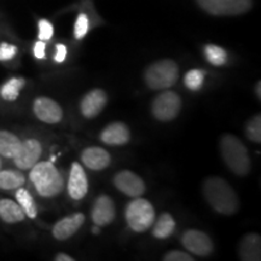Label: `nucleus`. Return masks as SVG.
Here are the masks:
<instances>
[{
	"instance_id": "19",
	"label": "nucleus",
	"mask_w": 261,
	"mask_h": 261,
	"mask_svg": "<svg viewBox=\"0 0 261 261\" xmlns=\"http://www.w3.org/2000/svg\"><path fill=\"white\" fill-rule=\"evenodd\" d=\"M0 218L8 224H16L23 221L25 214L17 202L2 200L0 201Z\"/></svg>"
},
{
	"instance_id": "27",
	"label": "nucleus",
	"mask_w": 261,
	"mask_h": 261,
	"mask_svg": "<svg viewBox=\"0 0 261 261\" xmlns=\"http://www.w3.org/2000/svg\"><path fill=\"white\" fill-rule=\"evenodd\" d=\"M205 73L201 69L189 70L184 76V84L190 91H198L202 89L204 83Z\"/></svg>"
},
{
	"instance_id": "21",
	"label": "nucleus",
	"mask_w": 261,
	"mask_h": 261,
	"mask_svg": "<svg viewBox=\"0 0 261 261\" xmlns=\"http://www.w3.org/2000/svg\"><path fill=\"white\" fill-rule=\"evenodd\" d=\"M154 227H152V236L158 240H166L175 230V220L169 213H163L156 220Z\"/></svg>"
},
{
	"instance_id": "31",
	"label": "nucleus",
	"mask_w": 261,
	"mask_h": 261,
	"mask_svg": "<svg viewBox=\"0 0 261 261\" xmlns=\"http://www.w3.org/2000/svg\"><path fill=\"white\" fill-rule=\"evenodd\" d=\"M163 260L165 261H194V257H192L189 253L181 252V250H172V252H168L163 256Z\"/></svg>"
},
{
	"instance_id": "18",
	"label": "nucleus",
	"mask_w": 261,
	"mask_h": 261,
	"mask_svg": "<svg viewBox=\"0 0 261 261\" xmlns=\"http://www.w3.org/2000/svg\"><path fill=\"white\" fill-rule=\"evenodd\" d=\"M238 255L243 261H259L261 259V238L259 233H248L241 240Z\"/></svg>"
},
{
	"instance_id": "23",
	"label": "nucleus",
	"mask_w": 261,
	"mask_h": 261,
	"mask_svg": "<svg viewBox=\"0 0 261 261\" xmlns=\"http://www.w3.org/2000/svg\"><path fill=\"white\" fill-rule=\"evenodd\" d=\"M16 200H17V203L21 205V208L23 210L24 214L27 215L28 218H31V219L37 218V204H35L34 198L32 197V195L29 194L28 190L22 189V187L18 188L17 191H16Z\"/></svg>"
},
{
	"instance_id": "20",
	"label": "nucleus",
	"mask_w": 261,
	"mask_h": 261,
	"mask_svg": "<svg viewBox=\"0 0 261 261\" xmlns=\"http://www.w3.org/2000/svg\"><path fill=\"white\" fill-rule=\"evenodd\" d=\"M22 140L9 130H0V156L14 159L17 154Z\"/></svg>"
},
{
	"instance_id": "24",
	"label": "nucleus",
	"mask_w": 261,
	"mask_h": 261,
	"mask_svg": "<svg viewBox=\"0 0 261 261\" xmlns=\"http://www.w3.org/2000/svg\"><path fill=\"white\" fill-rule=\"evenodd\" d=\"M24 85L25 80L22 77H12L8 83L3 85L2 90H0V96L8 102H14L18 98L19 91L23 89Z\"/></svg>"
},
{
	"instance_id": "3",
	"label": "nucleus",
	"mask_w": 261,
	"mask_h": 261,
	"mask_svg": "<svg viewBox=\"0 0 261 261\" xmlns=\"http://www.w3.org/2000/svg\"><path fill=\"white\" fill-rule=\"evenodd\" d=\"M220 154L225 165L233 174L246 177L249 174L252 163L246 145L233 135H224L220 139Z\"/></svg>"
},
{
	"instance_id": "34",
	"label": "nucleus",
	"mask_w": 261,
	"mask_h": 261,
	"mask_svg": "<svg viewBox=\"0 0 261 261\" xmlns=\"http://www.w3.org/2000/svg\"><path fill=\"white\" fill-rule=\"evenodd\" d=\"M56 261H74V257L70 256V255H68V254L60 253V254H57Z\"/></svg>"
},
{
	"instance_id": "5",
	"label": "nucleus",
	"mask_w": 261,
	"mask_h": 261,
	"mask_svg": "<svg viewBox=\"0 0 261 261\" xmlns=\"http://www.w3.org/2000/svg\"><path fill=\"white\" fill-rule=\"evenodd\" d=\"M155 208L144 198L136 197L126 205L125 218L127 225L135 232H145L155 221Z\"/></svg>"
},
{
	"instance_id": "10",
	"label": "nucleus",
	"mask_w": 261,
	"mask_h": 261,
	"mask_svg": "<svg viewBox=\"0 0 261 261\" xmlns=\"http://www.w3.org/2000/svg\"><path fill=\"white\" fill-rule=\"evenodd\" d=\"M114 185L119 191L128 197H140L145 192V184L143 179L130 171H121L114 177Z\"/></svg>"
},
{
	"instance_id": "25",
	"label": "nucleus",
	"mask_w": 261,
	"mask_h": 261,
	"mask_svg": "<svg viewBox=\"0 0 261 261\" xmlns=\"http://www.w3.org/2000/svg\"><path fill=\"white\" fill-rule=\"evenodd\" d=\"M204 56L205 60L210 62L211 64L217 65H224L227 61V54L223 47L217 46V45H207L204 47Z\"/></svg>"
},
{
	"instance_id": "9",
	"label": "nucleus",
	"mask_w": 261,
	"mask_h": 261,
	"mask_svg": "<svg viewBox=\"0 0 261 261\" xmlns=\"http://www.w3.org/2000/svg\"><path fill=\"white\" fill-rule=\"evenodd\" d=\"M42 148L40 142L37 139H25L21 143L14 161L16 167L22 171H28L34 167L40 160Z\"/></svg>"
},
{
	"instance_id": "33",
	"label": "nucleus",
	"mask_w": 261,
	"mask_h": 261,
	"mask_svg": "<svg viewBox=\"0 0 261 261\" xmlns=\"http://www.w3.org/2000/svg\"><path fill=\"white\" fill-rule=\"evenodd\" d=\"M67 57V47L63 44H57L56 45V55H55V61L57 63H62L65 61Z\"/></svg>"
},
{
	"instance_id": "26",
	"label": "nucleus",
	"mask_w": 261,
	"mask_h": 261,
	"mask_svg": "<svg viewBox=\"0 0 261 261\" xmlns=\"http://www.w3.org/2000/svg\"><path fill=\"white\" fill-rule=\"evenodd\" d=\"M244 133L249 140L254 143H261V115H254L252 119L248 120L244 127Z\"/></svg>"
},
{
	"instance_id": "6",
	"label": "nucleus",
	"mask_w": 261,
	"mask_h": 261,
	"mask_svg": "<svg viewBox=\"0 0 261 261\" xmlns=\"http://www.w3.org/2000/svg\"><path fill=\"white\" fill-rule=\"evenodd\" d=\"M181 109V99L174 91L163 90L154 98L151 113L156 120L162 122L171 121L178 116Z\"/></svg>"
},
{
	"instance_id": "30",
	"label": "nucleus",
	"mask_w": 261,
	"mask_h": 261,
	"mask_svg": "<svg viewBox=\"0 0 261 261\" xmlns=\"http://www.w3.org/2000/svg\"><path fill=\"white\" fill-rule=\"evenodd\" d=\"M17 54V47L15 45L8 44V42H2L0 44V61H10L12 60Z\"/></svg>"
},
{
	"instance_id": "11",
	"label": "nucleus",
	"mask_w": 261,
	"mask_h": 261,
	"mask_svg": "<svg viewBox=\"0 0 261 261\" xmlns=\"http://www.w3.org/2000/svg\"><path fill=\"white\" fill-rule=\"evenodd\" d=\"M33 112L45 123H58L63 117V110L56 100L47 97H39L33 103Z\"/></svg>"
},
{
	"instance_id": "29",
	"label": "nucleus",
	"mask_w": 261,
	"mask_h": 261,
	"mask_svg": "<svg viewBox=\"0 0 261 261\" xmlns=\"http://www.w3.org/2000/svg\"><path fill=\"white\" fill-rule=\"evenodd\" d=\"M54 35V25L47 19H40L39 21V40L47 41Z\"/></svg>"
},
{
	"instance_id": "1",
	"label": "nucleus",
	"mask_w": 261,
	"mask_h": 261,
	"mask_svg": "<svg viewBox=\"0 0 261 261\" xmlns=\"http://www.w3.org/2000/svg\"><path fill=\"white\" fill-rule=\"evenodd\" d=\"M203 195L208 204L223 215L236 214L240 200L228 182L220 177H210L203 182Z\"/></svg>"
},
{
	"instance_id": "13",
	"label": "nucleus",
	"mask_w": 261,
	"mask_h": 261,
	"mask_svg": "<svg viewBox=\"0 0 261 261\" xmlns=\"http://www.w3.org/2000/svg\"><path fill=\"white\" fill-rule=\"evenodd\" d=\"M108 96L106 91L100 89H94L90 92L85 94L83 99L80 102V110L81 114L86 117V119H94V117L99 115L107 106Z\"/></svg>"
},
{
	"instance_id": "2",
	"label": "nucleus",
	"mask_w": 261,
	"mask_h": 261,
	"mask_svg": "<svg viewBox=\"0 0 261 261\" xmlns=\"http://www.w3.org/2000/svg\"><path fill=\"white\" fill-rule=\"evenodd\" d=\"M29 179L38 194L46 198L60 195L64 187L63 177L51 161L38 162L31 168Z\"/></svg>"
},
{
	"instance_id": "28",
	"label": "nucleus",
	"mask_w": 261,
	"mask_h": 261,
	"mask_svg": "<svg viewBox=\"0 0 261 261\" xmlns=\"http://www.w3.org/2000/svg\"><path fill=\"white\" fill-rule=\"evenodd\" d=\"M89 32V17L86 14H81L77 16L76 21H75L74 25V37L76 40L85 38V35Z\"/></svg>"
},
{
	"instance_id": "8",
	"label": "nucleus",
	"mask_w": 261,
	"mask_h": 261,
	"mask_svg": "<svg viewBox=\"0 0 261 261\" xmlns=\"http://www.w3.org/2000/svg\"><path fill=\"white\" fill-rule=\"evenodd\" d=\"M181 244L188 252L197 256H208L214 250V244L211 237L203 231L194 230V228L182 233Z\"/></svg>"
},
{
	"instance_id": "12",
	"label": "nucleus",
	"mask_w": 261,
	"mask_h": 261,
	"mask_svg": "<svg viewBox=\"0 0 261 261\" xmlns=\"http://www.w3.org/2000/svg\"><path fill=\"white\" fill-rule=\"evenodd\" d=\"M115 204H114L112 198L107 195L99 196L94 202L92 211H91V219H92L93 224L99 227L107 226L115 219Z\"/></svg>"
},
{
	"instance_id": "37",
	"label": "nucleus",
	"mask_w": 261,
	"mask_h": 261,
	"mask_svg": "<svg viewBox=\"0 0 261 261\" xmlns=\"http://www.w3.org/2000/svg\"><path fill=\"white\" fill-rule=\"evenodd\" d=\"M0 169H2V158H0Z\"/></svg>"
},
{
	"instance_id": "15",
	"label": "nucleus",
	"mask_w": 261,
	"mask_h": 261,
	"mask_svg": "<svg viewBox=\"0 0 261 261\" xmlns=\"http://www.w3.org/2000/svg\"><path fill=\"white\" fill-rule=\"evenodd\" d=\"M85 223V215L83 213H75L65 217L55 224L52 228V234L58 241H65L77 232V230Z\"/></svg>"
},
{
	"instance_id": "35",
	"label": "nucleus",
	"mask_w": 261,
	"mask_h": 261,
	"mask_svg": "<svg viewBox=\"0 0 261 261\" xmlns=\"http://www.w3.org/2000/svg\"><path fill=\"white\" fill-rule=\"evenodd\" d=\"M255 91H256V96H257V98H261V83L259 81V83L256 84V89H255Z\"/></svg>"
},
{
	"instance_id": "22",
	"label": "nucleus",
	"mask_w": 261,
	"mask_h": 261,
	"mask_svg": "<svg viewBox=\"0 0 261 261\" xmlns=\"http://www.w3.org/2000/svg\"><path fill=\"white\" fill-rule=\"evenodd\" d=\"M24 175L19 171L12 169H0V189L2 190H14L24 184Z\"/></svg>"
},
{
	"instance_id": "7",
	"label": "nucleus",
	"mask_w": 261,
	"mask_h": 261,
	"mask_svg": "<svg viewBox=\"0 0 261 261\" xmlns=\"http://www.w3.org/2000/svg\"><path fill=\"white\" fill-rule=\"evenodd\" d=\"M202 10L213 16H238L249 11L253 0H196Z\"/></svg>"
},
{
	"instance_id": "36",
	"label": "nucleus",
	"mask_w": 261,
	"mask_h": 261,
	"mask_svg": "<svg viewBox=\"0 0 261 261\" xmlns=\"http://www.w3.org/2000/svg\"><path fill=\"white\" fill-rule=\"evenodd\" d=\"M100 232V227L97 226V225H94V226L92 227V233L93 234H99Z\"/></svg>"
},
{
	"instance_id": "17",
	"label": "nucleus",
	"mask_w": 261,
	"mask_h": 261,
	"mask_svg": "<svg viewBox=\"0 0 261 261\" xmlns=\"http://www.w3.org/2000/svg\"><path fill=\"white\" fill-rule=\"evenodd\" d=\"M99 138L104 144L120 146L129 142L130 133L128 127L122 122H113L102 130Z\"/></svg>"
},
{
	"instance_id": "14",
	"label": "nucleus",
	"mask_w": 261,
	"mask_h": 261,
	"mask_svg": "<svg viewBox=\"0 0 261 261\" xmlns=\"http://www.w3.org/2000/svg\"><path fill=\"white\" fill-rule=\"evenodd\" d=\"M89 191V180L83 166L79 162H73L68 179V194L73 200H81Z\"/></svg>"
},
{
	"instance_id": "32",
	"label": "nucleus",
	"mask_w": 261,
	"mask_h": 261,
	"mask_svg": "<svg viewBox=\"0 0 261 261\" xmlns=\"http://www.w3.org/2000/svg\"><path fill=\"white\" fill-rule=\"evenodd\" d=\"M45 51H46V44H45V41L42 40H39L35 42L34 45V56L38 58V60H44L45 56H46V54H45Z\"/></svg>"
},
{
	"instance_id": "16",
	"label": "nucleus",
	"mask_w": 261,
	"mask_h": 261,
	"mask_svg": "<svg viewBox=\"0 0 261 261\" xmlns=\"http://www.w3.org/2000/svg\"><path fill=\"white\" fill-rule=\"evenodd\" d=\"M81 160L84 165L91 171H102L112 162L109 152L99 146H90L85 149L81 152Z\"/></svg>"
},
{
	"instance_id": "4",
	"label": "nucleus",
	"mask_w": 261,
	"mask_h": 261,
	"mask_svg": "<svg viewBox=\"0 0 261 261\" xmlns=\"http://www.w3.org/2000/svg\"><path fill=\"white\" fill-rule=\"evenodd\" d=\"M179 67L173 60L154 62L146 68L144 80L146 86L154 91L168 90L178 81Z\"/></svg>"
}]
</instances>
